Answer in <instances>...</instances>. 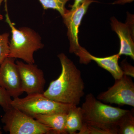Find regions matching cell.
<instances>
[{
  "mask_svg": "<svg viewBox=\"0 0 134 134\" xmlns=\"http://www.w3.org/2000/svg\"><path fill=\"white\" fill-rule=\"evenodd\" d=\"M58 56L62 66L60 74L50 82L43 94L51 100L77 106L84 95L81 71L65 54L61 53Z\"/></svg>",
  "mask_w": 134,
  "mask_h": 134,
  "instance_id": "obj_1",
  "label": "cell"
},
{
  "mask_svg": "<svg viewBox=\"0 0 134 134\" xmlns=\"http://www.w3.org/2000/svg\"><path fill=\"white\" fill-rule=\"evenodd\" d=\"M80 107L83 124L105 134H117L119 120L128 110L104 104L91 93L86 95Z\"/></svg>",
  "mask_w": 134,
  "mask_h": 134,
  "instance_id": "obj_2",
  "label": "cell"
},
{
  "mask_svg": "<svg viewBox=\"0 0 134 134\" xmlns=\"http://www.w3.org/2000/svg\"><path fill=\"white\" fill-rule=\"evenodd\" d=\"M6 17V21L10 27L12 33L8 57L21 59L26 63L34 64V54L44 47L41 37L29 27L17 29L10 19L8 13Z\"/></svg>",
  "mask_w": 134,
  "mask_h": 134,
  "instance_id": "obj_3",
  "label": "cell"
},
{
  "mask_svg": "<svg viewBox=\"0 0 134 134\" xmlns=\"http://www.w3.org/2000/svg\"><path fill=\"white\" fill-rule=\"evenodd\" d=\"M11 104L12 107L33 118L35 115L39 114L68 113L74 106L51 100L43 93L29 94L23 98H14Z\"/></svg>",
  "mask_w": 134,
  "mask_h": 134,
  "instance_id": "obj_4",
  "label": "cell"
},
{
  "mask_svg": "<svg viewBox=\"0 0 134 134\" xmlns=\"http://www.w3.org/2000/svg\"><path fill=\"white\" fill-rule=\"evenodd\" d=\"M1 119L3 130L10 134H53L49 127L16 108L5 111Z\"/></svg>",
  "mask_w": 134,
  "mask_h": 134,
  "instance_id": "obj_5",
  "label": "cell"
},
{
  "mask_svg": "<svg viewBox=\"0 0 134 134\" xmlns=\"http://www.w3.org/2000/svg\"><path fill=\"white\" fill-rule=\"evenodd\" d=\"M93 0H86L74 10L67 9L62 16L63 23L67 28V36L69 41V52L74 53L79 58L81 64H88L86 54L88 51L80 46L78 40L79 27L83 18Z\"/></svg>",
  "mask_w": 134,
  "mask_h": 134,
  "instance_id": "obj_6",
  "label": "cell"
},
{
  "mask_svg": "<svg viewBox=\"0 0 134 134\" xmlns=\"http://www.w3.org/2000/svg\"><path fill=\"white\" fill-rule=\"evenodd\" d=\"M97 98L104 103L134 107V83L130 76L123 75L114 84L101 92Z\"/></svg>",
  "mask_w": 134,
  "mask_h": 134,
  "instance_id": "obj_7",
  "label": "cell"
},
{
  "mask_svg": "<svg viewBox=\"0 0 134 134\" xmlns=\"http://www.w3.org/2000/svg\"><path fill=\"white\" fill-rule=\"evenodd\" d=\"M24 92L27 95L43 93L46 83L44 73L37 66L17 61Z\"/></svg>",
  "mask_w": 134,
  "mask_h": 134,
  "instance_id": "obj_8",
  "label": "cell"
},
{
  "mask_svg": "<svg viewBox=\"0 0 134 134\" xmlns=\"http://www.w3.org/2000/svg\"><path fill=\"white\" fill-rule=\"evenodd\" d=\"M15 58L7 57L0 65V86L13 99L23 92L21 80Z\"/></svg>",
  "mask_w": 134,
  "mask_h": 134,
  "instance_id": "obj_9",
  "label": "cell"
},
{
  "mask_svg": "<svg viewBox=\"0 0 134 134\" xmlns=\"http://www.w3.org/2000/svg\"><path fill=\"white\" fill-rule=\"evenodd\" d=\"M133 16L128 15L127 22L124 24L114 17L111 19V29L118 35L120 41L118 54L129 56L134 59Z\"/></svg>",
  "mask_w": 134,
  "mask_h": 134,
  "instance_id": "obj_10",
  "label": "cell"
},
{
  "mask_svg": "<svg viewBox=\"0 0 134 134\" xmlns=\"http://www.w3.org/2000/svg\"><path fill=\"white\" fill-rule=\"evenodd\" d=\"M67 113H57L48 114H39L34 118L43 125L50 127L53 134H67L66 121Z\"/></svg>",
  "mask_w": 134,
  "mask_h": 134,
  "instance_id": "obj_11",
  "label": "cell"
},
{
  "mask_svg": "<svg viewBox=\"0 0 134 134\" xmlns=\"http://www.w3.org/2000/svg\"><path fill=\"white\" fill-rule=\"evenodd\" d=\"M86 56L89 62L91 60L95 61L99 66L110 72L115 80L120 79L124 75L118 63L120 57L118 54L104 58H98L88 52Z\"/></svg>",
  "mask_w": 134,
  "mask_h": 134,
  "instance_id": "obj_12",
  "label": "cell"
},
{
  "mask_svg": "<svg viewBox=\"0 0 134 134\" xmlns=\"http://www.w3.org/2000/svg\"><path fill=\"white\" fill-rule=\"evenodd\" d=\"M83 125L81 107L73 106L67 114L65 127L67 134H76L81 129Z\"/></svg>",
  "mask_w": 134,
  "mask_h": 134,
  "instance_id": "obj_13",
  "label": "cell"
},
{
  "mask_svg": "<svg viewBox=\"0 0 134 134\" xmlns=\"http://www.w3.org/2000/svg\"><path fill=\"white\" fill-rule=\"evenodd\" d=\"M133 113L132 110H128L121 117L118 123L117 134H134Z\"/></svg>",
  "mask_w": 134,
  "mask_h": 134,
  "instance_id": "obj_14",
  "label": "cell"
},
{
  "mask_svg": "<svg viewBox=\"0 0 134 134\" xmlns=\"http://www.w3.org/2000/svg\"><path fill=\"white\" fill-rule=\"evenodd\" d=\"M44 10L49 9L55 10L62 16L67 10L65 5L70 0H38Z\"/></svg>",
  "mask_w": 134,
  "mask_h": 134,
  "instance_id": "obj_15",
  "label": "cell"
},
{
  "mask_svg": "<svg viewBox=\"0 0 134 134\" xmlns=\"http://www.w3.org/2000/svg\"><path fill=\"white\" fill-rule=\"evenodd\" d=\"M9 36L8 33L0 34V65L9 54Z\"/></svg>",
  "mask_w": 134,
  "mask_h": 134,
  "instance_id": "obj_16",
  "label": "cell"
},
{
  "mask_svg": "<svg viewBox=\"0 0 134 134\" xmlns=\"http://www.w3.org/2000/svg\"><path fill=\"white\" fill-rule=\"evenodd\" d=\"M12 99L5 89L0 86V106L6 111L12 107Z\"/></svg>",
  "mask_w": 134,
  "mask_h": 134,
  "instance_id": "obj_17",
  "label": "cell"
},
{
  "mask_svg": "<svg viewBox=\"0 0 134 134\" xmlns=\"http://www.w3.org/2000/svg\"><path fill=\"white\" fill-rule=\"evenodd\" d=\"M121 68L123 72V74L134 77V67L128 63L126 62L125 61H122Z\"/></svg>",
  "mask_w": 134,
  "mask_h": 134,
  "instance_id": "obj_18",
  "label": "cell"
},
{
  "mask_svg": "<svg viewBox=\"0 0 134 134\" xmlns=\"http://www.w3.org/2000/svg\"><path fill=\"white\" fill-rule=\"evenodd\" d=\"M86 0H75L74 4L72 5H70L71 10H74L79 7L82 3L84 2Z\"/></svg>",
  "mask_w": 134,
  "mask_h": 134,
  "instance_id": "obj_19",
  "label": "cell"
},
{
  "mask_svg": "<svg viewBox=\"0 0 134 134\" xmlns=\"http://www.w3.org/2000/svg\"><path fill=\"white\" fill-rule=\"evenodd\" d=\"M7 0H0V21L1 20H2L3 19V16L2 14H1V6L2 3L4 1H6Z\"/></svg>",
  "mask_w": 134,
  "mask_h": 134,
  "instance_id": "obj_20",
  "label": "cell"
}]
</instances>
